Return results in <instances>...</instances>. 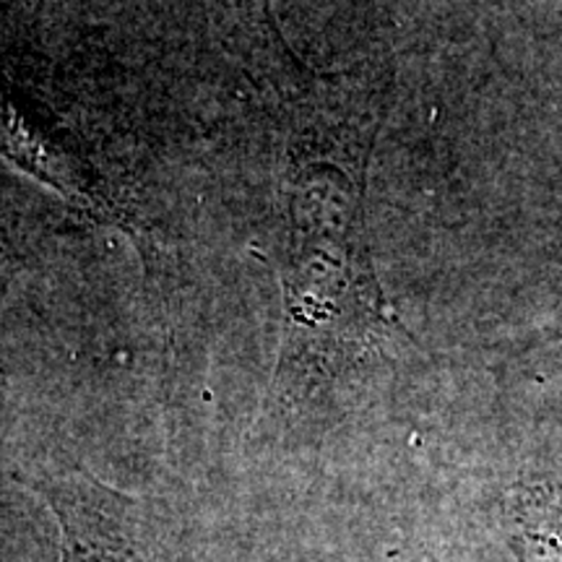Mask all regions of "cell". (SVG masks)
I'll return each instance as SVG.
<instances>
[{
    "mask_svg": "<svg viewBox=\"0 0 562 562\" xmlns=\"http://www.w3.org/2000/svg\"><path fill=\"white\" fill-rule=\"evenodd\" d=\"M60 526V562H140L131 513L83 484L45 487Z\"/></svg>",
    "mask_w": 562,
    "mask_h": 562,
    "instance_id": "obj_1",
    "label": "cell"
},
{
    "mask_svg": "<svg viewBox=\"0 0 562 562\" xmlns=\"http://www.w3.org/2000/svg\"><path fill=\"white\" fill-rule=\"evenodd\" d=\"M503 516L518 562H562V490L518 484L505 497Z\"/></svg>",
    "mask_w": 562,
    "mask_h": 562,
    "instance_id": "obj_2",
    "label": "cell"
}]
</instances>
